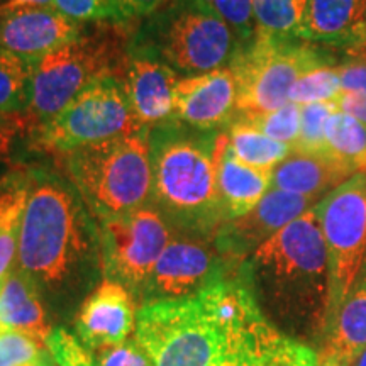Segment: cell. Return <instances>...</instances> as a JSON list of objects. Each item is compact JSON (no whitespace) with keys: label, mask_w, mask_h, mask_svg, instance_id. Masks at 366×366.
I'll return each mask as SVG.
<instances>
[{"label":"cell","mask_w":366,"mask_h":366,"mask_svg":"<svg viewBox=\"0 0 366 366\" xmlns=\"http://www.w3.org/2000/svg\"><path fill=\"white\" fill-rule=\"evenodd\" d=\"M0 6H38L53 7L54 0H0Z\"/></svg>","instance_id":"obj_42"},{"label":"cell","mask_w":366,"mask_h":366,"mask_svg":"<svg viewBox=\"0 0 366 366\" xmlns=\"http://www.w3.org/2000/svg\"><path fill=\"white\" fill-rule=\"evenodd\" d=\"M97 236L105 274L127 290H144L159 256L172 241L167 221L151 204L100 221Z\"/></svg>","instance_id":"obj_11"},{"label":"cell","mask_w":366,"mask_h":366,"mask_svg":"<svg viewBox=\"0 0 366 366\" xmlns=\"http://www.w3.org/2000/svg\"><path fill=\"white\" fill-rule=\"evenodd\" d=\"M129 49L190 76L226 66L239 43L231 27L199 0H172L148 17Z\"/></svg>","instance_id":"obj_6"},{"label":"cell","mask_w":366,"mask_h":366,"mask_svg":"<svg viewBox=\"0 0 366 366\" xmlns=\"http://www.w3.org/2000/svg\"><path fill=\"white\" fill-rule=\"evenodd\" d=\"M0 329L24 332L44 346L53 332L46 322L39 288L17 267L0 285Z\"/></svg>","instance_id":"obj_22"},{"label":"cell","mask_w":366,"mask_h":366,"mask_svg":"<svg viewBox=\"0 0 366 366\" xmlns=\"http://www.w3.org/2000/svg\"><path fill=\"white\" fill-rule=\"evenodd\" d=\"M216 162L217 190L226 222L249 212L272 189V172L258 170L239 162L229 148L226 132L217 134Z\"/></svg>","instance_id":"obj_20"},{"label":"cell","mask_w":366,"mask_h":366,"mask_svg":"<svg viewBox=\"0 0 366 366\" xmlns=\"http://www.w3.org/2000/svg\"><path fill=\"white\" fill-rule=\"evenodd\" d=\"M226 136L229 148L239 162L263 172H273L292 153L290 146L278 143L241 121H232Z\"/></svg>","instance_id":"obj_24"},{"label":"cell","mask_w":366,"mask_h":366,"mask_svg":"<svg viewBox=\"0 0 366 366\" xmlns=\"http://www.w3.org/2000/svg\"><path fill=\"white\" fill-rule=\"evenodd\" d=\"M153 190L162 216L183 227L207 231L226 222L217 190L216 139L173 119L149 129Z\"/></svg>","instance_id":"obj_4"},{"label":"cell","mask_w":366,"mask_h":366,"mask_svg":"<svg viewBox=\"0 0 366 366\" xmlns=\"http://www.w3.org/2000/svg\"><path fill=\"white\" fill-rule=\"evenodd\" d=\"M119 66L116 75L141 126L151 129L175 119V86L180 79L177 71L132 49Z\"/></svg>","instance_id":"obj_14"},{"label":"cell","mask_w":366,"mask_h":366,"mask_svg":"<svg viewBox=\"0 0 366 366\" xmlns=\"http://www.w3.org/2000/svg\"><path fill=\"white\" fill-rule=\"evenodd\" d=\"M334 111H336V107L329 102L302 105L300 134L292 151L307 154L327 153L326 124Z\"/></svg>","instance_id":"obj_32"},{"label":"cell","mask_w":366,"mask_h":366,"mask_svg":"<svg viewBox=\"0 0 366 366\" xmlns=\"http://www.w3.org/2000/svg\"><path fill=\"white\" fill-rule=\"evenodd\" d=\"M334 107L366 124V92H342Z\"/></svg>","instance_id":"obj_40"},{"label":"cell","mask_w":366,"mask_h":366,"mask_svg":"<svg viewBox=\"0 0 366 366\" xmlns=\"http://www.w3.org/2000/svg\"><path fill=\"white\" fill-rule=\"evenodd\" d=\"M54 9L71 21H112V11L109 0H54Z\"/></svg>","instance_id":"obj_35"},{"label":"cell","mask_w":366,"mask_h":366,"mask_svg":"<svg viewBox=\"0 0 366 366\" xmlns=\"http://www.w3.org/2000/svg\"><path fill=\"white\" fill-rule=\"evenodd\" d=\"M300 119H302L300 105L288 102L283 105V107L277 109V111H272L267 114H256V116L236 117L232 119V121L246 122V124L253 126L254 129L263 132L264 136L272 137V139L278 141V143L290 146V148L294 149V146L300 134Z\"/></svg>","instance_id":"obj_30"},{"label":"cell","mask_w":366,"mask_h":366,"mask_svg":"<svg viewBox=\"0 0 366 366\" xmlns=\"http://www.w3.org/2000/svg\"><path fill=\"white\" fill-rule=\"evenodd\" d=\"M342 92H366V61L350 59L345 65L336 66Z\"/></svg>","instance_id":"obj_38"},{"label":"cell","mask_w":366,"mask_h":366,"mask_svg":"<svg viewBox=\"0 0 366 366\" xmlns=\"http://www.w3.org/2000/svg\"><path fill=\"white\" fill-rule=\"evenodd\" d=\"M172 0H109L112 11V21L126 22L157 14Z\"/></svg>","instance_id":"obj_37"},{"label":"cell","mask_w":366,"mask_h":366,"mask_svg":"<svg viewBox=\"0 0 366 366\" xmlns=\"http://www.w3.org/2000/svg\"><path fill=\"white\" fill-rule=\"evenodd\" d=\"M317 214L331 283L327 327L366 262V173H356L324 197L317 204Z\"/></svg>","instance_id":"obj_10"},{"label":"cell","mask_w":366,"mask_h":366,"mask_svg":"<svg viewBox=\"0 0 366 366\" xmlns=\"http://www.w3.org/2000/svg\"><path fill=\"white\" fill-rule=\"evenodd\" d=\"M366 26V0H309L299 39L342 49Z\"/></svg>","instance_id":"obj_21"},{"label":"cell","mask_w":366,"mask_h":366,"mask_svg":"<svg viewBox=\"0 0 366 366\" xmlns=\"http://www.w3.org/2000/svg\"><path fill=\"white\" fill-rule=\"evenodd\" d=\"M319 66H332L331 58L312 43L256 34L229 63L237 90L234 119L283 107L297 80Z\"/></svg>","instance_id":"obj_7"},{"label":"cell","mask_w":366,"mask_h":366,"mask_svg":"<svg viewBox=\"0 0 366 366\" xmlns=\"http://www.w3.org/2000/svg\"><path fill=\"white\" fill-rule=\"evenodd\" d=\"M0 119H2V117H0Z\"/></svg>","instance_id":"obj_45"},{"label":"cell","mask_w":366,"mask_h":366,"mask_svg":"<svg viewBox=\"0 0 366 366\" xmlns=\"http://www.w3.org/2000/svg\"><path fill=\"white\" fill-rule=\"evenodd\" d=\"M355 175L353 167L329 153L307 154L292 151L272 172V189L322 200Z\"/></svg>","instance_id":"obj_18"},{"label":"cell","mask_w":366,"mask_h":366,"mask_svg":"<svg viewBox=\"0 0 366 366\" xmlns=\"http://www.w3.org/2000/svg\"><path fill=\"white\" fill-rule=\"evenodd\" d=\"M97 366H153V363L134 340L126 341L121 346L104 350Z\"/></svg>","instance_id":"obj_36"},{"label":"cell","mask_w":366,"mask_h":366,"mask_svg":"<svg viewBox=\"0 0 366 366\" xmlns=\"http://www.w3.org/2000/svg\"><path fill=\"white\" fill-rule=\"evenodd\" d=\"M136 329V312L129 290L105 278L81 305L76 331L81 342L94 350L124 345Z\"/></svg>","instance_id":"obj_17"},{"label":"cell","mask_w":366,"mask_h":366,"mask_svg":"<svg viewBox=\"0 0 366 366\" xmlns=\"http://www.w3.org/2000/svg\"><path fill=\"white\" fill-rule=\"evenodd\" d=\"M342 94L336 66H319L300 76L290 92L288 102L297 105L334 104Z\"/></svg>","instance_id":"obj_29"},{"label":"cell","mask_w":366,"mask_h":366,"mask_svg":"<svg viewBox=\"0 0 366 366\" xmlns=\"http://www.w3.org/2000/svg\"><path fill=\"white\" fill-rule=\"evenodd\" d=\"M214 366H319V355L304 342L278 332L263 345Z\"/></svg>","instance_id":"obj_25"},{"label":"cell","mask_w":366,"mask_h":366,"mask_svg":"<svg viewBox=\"0 0 366 366\" xmlns=\"http://www.w3.org/2000/svg\"><path fill=\"white\" fill-rule=\"evenodd\" d=\"M282 332L244 273H219L189 299L154 300L136 314V341L153 366H214Z\"/></svg>","instance_id":"obj_1"},{"label":"cell","mask_w":366,"mask_h":366,"mask_svg":"<svg viewBox=\"0 0 366 366\" xmlns=\"http://www.w3.org/2000/svg\"><path fill=\"white\" fill-rule=\"evenodd\" d=\"M143 127L132 112L116 71L95 81L61 112L34 126V146L46 153L65 157L73 151Z\"/></svg>","instance_id":"obj_8"},{"label":"cell","mask_w":366,"mask_h":366,"mask_svg":"<svg viewBox=\"0 0 366 366\" xmlns=\"http://www.w3.org/2000/svg\"><path fill=\"white\" fill-rule=\"evenodd\" d=\"M68 180L100 221L148 205L153 190L149 129L65 154Z\"/></svg>","instance_id":"obj_5"},{"label":"cell","mask_w":366,"mask_h":366,"mask_svg":"<svg viewBox=\"0 0 366 366\" xmlns=\"http://www.w3.org/2000/svg\"><path fill=\"white\" fill-rule=\"evenodd\" d=\"M86 212L89 207L70 180L48 172L29 175L17 268L38 288L58 290L89 258L92 229Z\"/></svg>","instance_id":"obj_3"},{"label":"cell","mask_w":366,"mask_h":366,"mask_svg":"<svg viewBox=\"0 0 366 366\" xmlns=\"http://www.w3.org/2000/svg\"><path fill=\"white\" fill-rule=\"evenodd\" d=\"M116 36L97 34L71 41L34 65L27 114L36 124L48 121L90 89L114 73L121 59Z\"/></svg>","instance_id":"obj_9"},{"label":"cell","mask_w":366,"mask_h":366,"mask_svg":"<svg viewBox=\"0 0 366 366\" xmlns=\"http://www.w3.org/2000/svg\"><path fill=\"white\" fill-rule=\"evenodd\" d=\"M366 350V263L324 331L319 366H351Z\"/></svg>","instance_id":"obj_19"},{"label":"cell","mask_w":366,"mask_h":366,"mask_svg":"<svg viewBox=\"0 0 366 366\" xmlns=\"http://www.w3.org/2000/svg\"><path fill=\"white\" fill-rule=\"evenodd\" d=\"M81 34L84 24L54 7L0 6V48L33 65Z\"/></svg>","instance_id":"obj_12"},{"label":"cell","mask_w":366,"mask_h":366,"mask_svg":"<svg viewBox=\"0 0 366 366\" xmlns=\"http://www.w3.org/2000/svg\"><path fill=\"white\" fill-rule=\"evenodd\" d=\"M236 80L229 66L180 76L175 86V119L200 131L231 124L236 116Z\"/></svg>","instance_id":"obj_16"},{"label":"cell","mask_w":366,"mask_h":366,"mask_svg":"<svg viewBox=\"0 0 366 366\" xmlns=\"http://www.w3.org/2000/svg\"><path fill=\"white\" fill-rule=\"evenodd\" d=\"M199 2L231 27L239 48L249 44L256 38L254 0H199Z\"/></svg>","instance_id":"obj_33"},{"label":"cell","mask_w":366,"mask_h":366,"mask_svg":"<svg viewBox=\"0 0 366 366\" xmlns=\"http://www.w3.org/2000/svg\"><path fill=\"white\" fill-rule=\"evenodd\" d=\"M326 148L340 162L363 173L366 167V124L336 109L327 119Z\"/></svg>","instance_id":"obj_26"},{"label":"cell","mask_w":366,"mask_h":366,"mask_svg":"<svg viewBox=\"0 0 366 366\" xmlns=\"http://www.w3.org/2000/svg\"><path fill=\"white\" fill-rule=\"evenodd\" d=\"M34 65L0 48V117L27 111Z\"/></svg>","instance_id":"obj_28"},{"label":"cell","mask_w":366,"mask_h":366,"mask_svg":"<svg viewBox=\"0 0 366 366\" xmlns=\"http://www.w3.org/2000/svg\"><path fill=\"white\" fill-rule=\"evenodd\" d=\"M244 272L259 309L274 327L324 332L331 283L317 205L259 246Z\"/></svg>","instance_id":"obj_2"},{"label":"cell","mask_w":366,"mask_h":366,"mask_svg":"<svg viewBox=\"0 0 366 366\" xmlns=\"http://www.w3.org/2000/svg\"><path fill=\"white\" fill-rule=\"evenodd\" d=\"M342 51L351 59H365L366 61V26L350 44H346L342 48Z\"/></svg>","instance_id":"obj_41"},{"label":"cell","mask_w":366,"mask_h":366,"mask_svg":"<svg viewBox=\"0 0 366 366\" xmlns=\"http://www.w3.org/2000/svg\"><path fill=\"white\" fill-rule=\"evenodd\" d=\"M0 366H56L48 347L24 332L0 329Z\"/></svg>","instance_id":"obj_31"},{"label":"cell","mask_w":366,"mask_h":366,"mask_svg":"<svg viewBox=\"0 0 366 366\" xmlns=\"http://www.w3.org/2000/svg\"><path fill=\"white\" fill-rule=\"evenodd\" d=\"M224 268L204 242L177 237L159 256L144 287L148 302L189 299L209 285Z\"/></svg>","instance_id":"obj_15"},{"label":"cell","mask_w":366,"mask_h":366,"mask_svg":"<svg viewBox=\"0 0 366 366\" xmlns=\"http://www.w3.org/2000/svg\"><path fill=\"white\" fill-rule=\"evenodd\" d=\"M351 366H366V350L358 356V360H356Z\"/></svg>","instance_id":"obj_43"},{"label":"cell","mask_w":366,"mask_h":366,"mask_svg":"<svg viewBox=\"0 0 366 366\" xmlns=\"http://www.w3.org/2000/svg\"><path fill=\"white\" fill-rule=\"evenodd\" d=\"M46 347L56 366H97L89 351L66 329H56L49 334Z\"/></svg>","instance_id":"obj_34"},{"label":"cell","mask_w":366,"mask_h":366,"mask_svg":"<svg viewBox=\"0 0 366 366\" xmlns=\"http://www.w3.org/2000/svg\"><path fill=\"white\" fill-rule=\"evenodd\" d=\"M363 173H366V167H365V170H363Z\"/></svg>","instance_id":"obj_44"},{"label":"cell","mask_w":366,"mask_h":366,"mask_svg":"<svg viewBox=\"0 0 366 366\" xmlns=\"http://www.w3.org/2000/svg\"><path fill=\"white\" fill-rule=\"evenodd\" d=\"M309 0H254L256 34L299 39Z\"/></svg>","instance_id":"obj_27"},{"label":"cell","mask_w":366,"mask_h":366,"mask_svg":"<svg viewBox=\"0 0 366 366\" xmlns=\"http://www.w3.org/2000/svg\"><path fill=\"white\" fill-rule=\"evenodd\" d=\"M26 131V121L19 116L0 119V158H6L12 153L22 132Z\"/></svg>","instance_id":"obj_39"},{"label":"cell","mask_w":366,"mask_h":366,"mask_svg":"<svg viewBox=\"0 0 366 366\" xmlns=\"http://www.w3.org/2000/svg\"><path fill=\"white\" fill-rule=\"evenodd\" d=\"M365 263H366V262H365Z\"/></svg>","instance_id":"obj_46"},{"label":"cell","mask_w":366,"mask_h":366,"mask_svg":"<svg viewBox=\"0 0 366 366\" xmlns=\"http://www.w3.org/2000/svg\"><path fill=\"white\" fill-rule=\"evenodd\" d=\"M319 202L320 200L310 197L269 189L249 212L231 219L219 227L216 236L219 253L236 259L251 256L269 237H273L278 231Z\"/></svg>","instance_id":"obj_13"},{"label":"cell","mask_w":366,"mask_h":366,"mask_svg":"<svg viewBox=\"0 0 366 366\" xmlns=\"http://www.w3.org/2000/svg\"><path fill=\"white\" fill-rule=\"evenodd\" d=\"M29 197V177H0V285L17 267L21 222Z\"/></svg>","instance_id":"obj_23"}]
</instances>
